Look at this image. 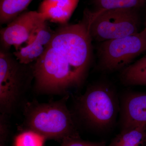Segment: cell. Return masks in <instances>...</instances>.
<instances>
[{
	"label": "cell",
	"instance_id": "cell-3",
	"mask_svg": "<svg viewBox=\"0 0 146 146\" xmlns=\"http://www.w3.org/2000/svg\"><path fill=\"white\" fill-rule=\"evenodd\" d=\"M90 26L92 39L101 42L138 32L140 18L137 9L95 11Z\"/></svg>",
	"mask_w": 146,
	"mask_h": 146
},
{
	"label": "cell",
	"instance_id": "cell-18",
	"mask_svg": "<svg viewBox=\"0 0 146 146\" xmlns=\"http://www.w3.org/2000/svg\"><path fill=\"white\" fill-rule=\"evenodd\" d=\"M143 30L144 31H145V32L146 33V22L145 27V28H144V29Z\"/></svg>",
	"mask_w": 146,
	"mask_h": 146
},
{
	"label": "cell",
	"instance_id": "cell-9",
	"mask_svg": "<svg viewBox=\"0 0 146 146\" xmlns=\"http://www.w3.org/2000/svg\"><path fill=\"white\" fill-rule=\"evenodd\" d=\"M141 125L146 126V94H130L123 104V130Z\"/></svg>",
	"mask_w": 146,
	"mask_h": 146
},
{
	"label": "cell",
	"instance_id": "cell-12",
	"mask_svg": "<svg viewBox=\"0 0 146 146\" xmlns=\"http://www.w3.org/2000/svg\"><path fill=\"white\" fill-rule=\"evenodd\" d=\"M146 137V126H138L123 130L109 146L123 145L139 146L145 140Z\"/></svg>",
	"mask_w": 146,
	"mask_h": 146
},
{
	"label": "cell",
	"instance_id": "cell-8",
	"mask_svg": "<svg viewBox=\"0 0 146 146\" xmlns=\"http://www.w3.org/2000/svg\"><path fill=\"white\" fill-rule=\"evenodd\" d=\"M47 22L30 43L13 52V56L21 64L27 65L36 61L43 54L53 35Z\"/></svg>",
	"mask_w": 146,
	"mask_h": 146
},
{
	"label": "cell",
	"instance_id": "cell-11",
	"mask_svg": "<svg viewBox=\"0 0 146 146\" xmlns=\"http://www.w3.org/2000/svg\"><path fill=\"white\" fill-rule=\"evenodd\" d=\"M33 0H0V23L7 24L25 11Z\"/></svg>",
	"mask_w": 146,
	"mask_h": 146
},
{
	"label": "cell",
	"instance_id": "cell-19",
	"mask_svg": "<svg viewBox=\"0 0 146 146\" xmlns=\"http://www.w3.org/2000/svg\"><path fill=\"white\" fill-rule=\"evenodd\" d=\"M145 140L146 141V138H145Z\"/></svg>",
	"mask_w": 146,
	"mask_h": 146
},
{
	"label": "cell",
	"instance_id": "cell-5",
	"mask_svg": "<svg viewBox=\"0 0 146 146\" xmlns=\"http://www.w3.org/2000/svg\"><path fill=\"white\" fill-rule=\"evenodd\" d=\"M79 108L91 125L102 129L109 127L114 122L117 113L115 93L105 84L93 86L80 98Z\"/></svg>",
	"mask_w": 146,
	"mask_h": 146
},
{
	"label": "cell",
	"instance_id": "cell-17",
	"mask_svg": "<svg viewBox=\"0 0 146 146\" xmlns=\"http://www.w3.org/2000/svg\"><path fill=\"white\" fill-rule=\"evenodd\" d=\"M146 68V55L123 71L122 76L127 75L138 72Z\"/></svg>",
	"mask_w": 146,
	"mask_h": 146
},
{
	"label": "cell",
	"instance_id": "cell-10",
	"mask_svg": "<svg viewBox=\"0 0 146 146\" xmlns=\"http://www.w3.org/2000/svg\"><path fill=\"white\" fill-rule=\"evenodd\" d=\"M80 0H43L38 11L47 21L63 25L68 24Z\"/></svg>",
	"mask_w": 146,
	"mask_h": 146
},
{
	"label": "cell",
	"instance_id": "cell-13",
	"mask_svg": "<svg viewBox=\"0 0 146 146\" xmlns=\"http://www.w3.org/2000/svg\"><path fill=\"white\" fill-rule=\"evenodd\" d=\"M146 0H91L95 11L115 9H138L145 3Z\"/></svg>",
	"mask_w": 146,
	"mask_h": 146
},
{
	"label": "cell",
	"instance_id": "cell-6",
	"mask_svg": "<svg viewBox=\"0 0 146 146\" xmlns=\"http://www.w3.org/2000/svg\"><path fill=\"white\" fill-rule=\"evenodd\" d=\"M47 21L45 15L38 11H25L21 13L1 30L3 49L8 50L13 46L16 50L25 43L27 45Z\"/></svg>",
	"mask_w": 146,
	"mask_h": 146
},
{
	"label": "cell",
	"instance_id": "cell-1",
	"mask_svg": "<svg viewBox=\"0 0 146 146\" xmlns=\"http://www.w3.org/2000/svg\"><path fill=\"white\" fill-rule=\"evenodd\" d=\"M94 11L86 9L82 19L54 31L43 54L35 61L33 74L39 91L58 93L83 82L92 57L90 26Z\"/></svg>",
	"mask_w": 146,
	"mask_h": 146
},
{
	"label": "cell",
	"instance_id": "cell-4",
	"mask_svg": "<svg viewBox=\"0 0 146 146\" xmlns=\"http://www.w3.org/2000/svg\"><path fill=\"white\" fill-rule=\"evenodd\" d=\"M146 51V33L143 30L129 36L101 42L98 48L100 66L104 70H116Z\"/></svg>",
	"mask_w": 146,
	"mask_h": 146
},
{
	"label": "cell",
	"instance_id": "cell-7",
	"mask_svg": "<svg viewBox=\"0 0 146 146\" xmlns=\"http://www.w3.org/2000/svg\"><path fill=\"white\" fill-rule=\"evenodd\" d=\"M21 65L7 50H1L0 104L3 112L9 111L20 96L23 83Z\"/></svg>",
	"mask_w": 146,
	"mask_h": 146
},
{
	"label": "cell",
	"instance_id": "cell-14",
	"mask_svg": "<svg viewBox=\"0 0 146 146\" xmlns=\"http://www.w3.org/2000/svg\"><path fill=\"white\" fill-rule=\"evenodd\" d=\"M46 139L42 134L31 129L16 136L14 146H43Z\"/></svg>",
	"mask_w": 146,
	"mask_h": 146
},
{
	"label": "cell",
	"instance_id": "cell-15",
	"mask_svg": "<svg viewBox=\"0 0 146 146\" xmlns=\"http://www.w3.org/2000/svg\"><path fill=\"white\" fill-rule=\"evenodd\" d=\"M122 76L123 81L127 84L146 85V68L138 72Z\"/></svg>",
	"mask_w": 146,
	"mask_h": 146
},
{
	"label": "cell",
	"instance_id": "cell-16",
	"mask_svg": "<svg viewBox=\"0 0 146 146\" xmlns=\"http://www.w3.org/2000/svg\"><path fill=\"white\" fill-rule=\"evenodd\" d=\"M61 146H106L103 142H88L80 140L78 137H72L63 139Z\"/></svg>",
	"mask_w": 146,
	"mask_h": 146
},
{
	"label": "cell",
	"instance_id": "cell-2",
	"mask_svg": "<svg viewBox=\"0 0 146 146\" xmlns=\"http://www.w3.org/2000/svg\"><path fill=\"white\" fill-rule=\"evenodd\" d=\"M26 118L31 129L46 138L65 139L78 137L70 111L63 100L46 104L27 106Z\"/></svg>",
	"mask_w": 146,
	"mask_h": 146
}]
</instances>
